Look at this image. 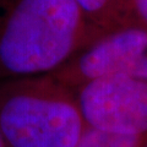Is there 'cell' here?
Segmentation results:
<instances>
[{
    "instance_id": "obj_5",
    "label": "cell",
    "mask_w": 147,
    "mask_h": 147,
    "mask_svg": "<svg viewBox=\"0 0 147 147\" xmlns=\"http://www.w3.org/2000/svg\"><path fill=\"white\" fill-rule=\"evenodd\" d=\"M98 34L139 24L127 0H72Z\"/></svg>"
},
{
    "instance_id": "obj_4",
    "label": "cell",
    "mask_w": 147,
    "mask_h": 147,
    "mask_svg": "<svg viewBox=\"0 0 147 147\" xmlns=\"http://www.w3.org/2000/svg\"><path fill=\"white\" fill-rule=\"evenodd\" d=\"M87 126L121 135L147 136V81L107 76L74 90Z\"/></svg>"
},
{
    "instance_id": "obj_8",
    "label": "cell",
    "mask_w": 147,
    "mask_h": 147,
    "mask_svg": "<svg viewBox=\"0 0 147 147\" xmlns=\"http://www.w3.org/2000/svg\"><path fill=\"white\" fill-rule=\"evenodd\" d=\"M0 147H6V146H5V144H4V140H3L1 135H0Z\"/></svg>"
},
{
    "instance_id": "obj_3",
    "label": "cell",
    "mask_w": 147,
    "mask_h": 147,
    "mask_svg": "<svg viewBox=\"0 0 147 147\" xmlns=\"http://www.w3.org/2000/svg\"><path fill=\"white\" fill-rule=\"evenodd\" d=\"M52 76L72 91L107 76L147 81V27L131 24L94 37Z\"/></svg>"
},
{
    "instance_id": "obj_9",
    "label": "cell",
    "mask_w": 147,
    "mask_h": 147,
    "mask_svg": "<svg viewBox=\"0 0 147 147\" xmlns=\"http://www.w3.org/2000/svg\"><path fill=\"white\" fill-rule=\"evenodd\" d=\"M146 147H147V145H146Z\"/></svg>"
},
{
    "instance_id": "obj_6",
    "label": "cell",
    "mask_w": 147,
    "mask_h": 147,
    "mask_svg": "<svg viewBox=\"0 0 147 147\" xmlns=\"http://www.w3.org/2000/svg\"><path fill=\"white\" fill-rule=\"evenodd\" d=\"M146 145L147 136L114 134L86 125L75 147H146Z\"/></svg>"
},
{
    "instance_id": "obj_1",
    "label": "cell",
    "mask_w": 147,
    "mask_h": 147,
    "mask_svg": "<svg viewBox=\"0 0 147 147\" xmlns=\"http://www.w3.org/2000/svg\"><path fill=\"white\" fill-rule=\"evenodd\" d=\"M97 36L72 0H0V84L52 75Z\"/></svg>"
},
{
    "instance_id": "obj_2",
    "label": "cell",
    "mask_w": 147,
    "mask_h": 147,
    "mask_svg": "<svg viewBox=\"0 0 147 147\" xmlns=\"http://www.w3.org/2000/svg\"><path fill=\"white\" fill-rule=\"evenodd\" d=\"M85 127L75 92L52 75L0 84L6 147H75Z\"/></svg>"
},
{
    "instance_id": "obj_7",
    "label": "cell",
    "mask_w": 147,
    "mask_h": 147,
    "mask_svg": "<svg viewBox=\"0 0 147 147\" xmlns=\"http://www.w3.org/2000/svg\"><path fill=\"white\" fill-rule=\"evenodd\" d=\"M136 21L147 27V0H127Z\"/></svg>"
}]
</instances>
